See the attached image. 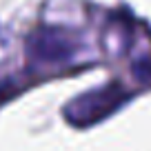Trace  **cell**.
Wrapping results in <instances>:
<instances>
[{"label": "cell", "mask_w": 151, "mask_h": 151, "mask_svg": "<svg viewBox=\"0 0 151 151\" xmlns=\"http://www.w3.org/2000/svg\"><path fill=\"white\" fill-rule=\"evenodd\" d=\"M78 51V40L60 27H42L29 38V53L40 62H62Z\"/></svg>", "instance_id": "cell-2"}, {"label": "cell", "mask_w": 151, "mask_h": 151, "mask_svg": "<svg viewBox=\"0 0 151 151\" xmlns=\"http://www.w3.org/2000/svg\"><path fill=\"white\" fill-rule=\"evenodd\" d=\"M9 93H11V89H7V87H0V100H2V98H7Z\"/></svg>", "instance_id": "cell-3"}, {"label": "cell", "mask_w": 151, "mask_h": 151, "mask_svg": "<svg viewBox=\"0 0 151 151\" xmlns=\"http://www.w3.org/2000/svg\"><path fill=\"white\" fill-rule=\"evenodd\" d=\"M127 100H129V91L124 87H120L118 82H111L102 89L89 91V93L76 98L65 109V116L76 127H89V124L107 118L109 113H113Z\"/></svg>", "instance_id": "cell-1"}]
</instances>
